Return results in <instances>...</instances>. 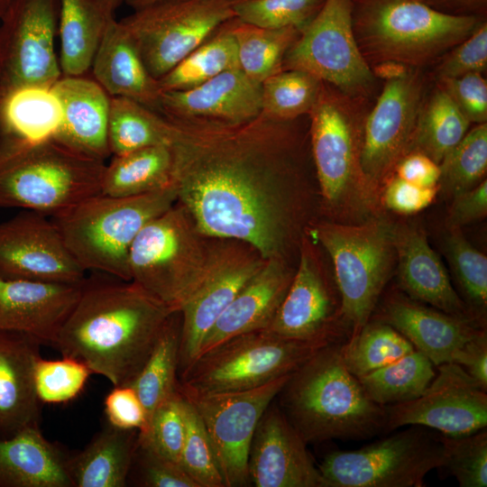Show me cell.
<instances>
[{
    "label": "cell",
    "instance_id": "6da1fadb",
    "mask_svg": "<svg viewBox=\"0 0 487 487\" xmlns=\"http://www.w3.org/2000/svg\"><path fill=\"white\" fill-rule=\"evenodd\" d=\"M166 118L177 202L198 230L245 242L264 259H286L302 222L312 161L308 115L275 121L260 115L243 123Z\"/></svg>",
    "mask_w": 487,
    "mask_h": 487
},
{
    "label": "cell",
    "instance_id": "7a4b0ae2",
    "mask_svg": "<svg viewBox=\"0 0 487 487\" xmlns=\"http://www.w3.org/2000/svg\"><path fill=\"white\" fill-rule=\"evenodd\" d=\"M175 312L132 280H86L53 348L113 386L138 375Z\"/></svg>",
    "mask_w": 487,
    "mask_h": 487
},
{
    "label": "cell",
    "instance_id": "3957f363",
    "mask_svg": "<svg viewBox=\"0 0 487 487\" xmlns=\"http://www.w3.org/2000/svg\"><path fill=\"white\" fill-rule=\"evenodd\" d=\"M342 342L319 349L289 375L277 396L279 407L307 444L385 433V406L374 402L346 368Z\"/></svg>",
    "mask_w": 487,
    "mask_h": 487
},
{
    "label": "cell",
    "instance_id": "277c9868",
    "mask_svg": "<svg viewBox=\"0 0 487 487\" xmlns=\"http://www.w3.org/2000/svg\"><path fill=\"white\" fill-rule=\"evenodd\" d=\"M106 167L54 137L41 141L0 134V207L51 216L100 193Z\"/></svg>",
    "mask_w": 487,
    "mask_h": 487
},
{
    "label": "cell",
    "instance_id": "5b68a950",
    "mask_svg": "<svg viewBox=\"0 0 487 487\" xmlns=\"http://www.w3.org/2000/svg\"><path fill=\"white\" fill-rule=\"evenodd\" d=\"M485 20L445 14L419 0H352L354 33L371 69L391 62L427 69Z\"/></svg>",
    "mask_w": 487,
    "mask_h": 487
},
{
    "label": "cell",
    "instance_id": "8992f818",
    "mask_svg": "<svg viewBox=\"0 0 487 487\" xmlns=\"http://www.w3.org/2000/svg\"><path fill=\"white\" fill-rule=\"evenodd\" d=\"M177 202L170 188L134 197L97 193L50 216L86 271L130 280L128 256L141 229Z\"/></svg>",
    "mask_w": 487,
    "mask_h": 487
},
{
    "label": "cell",
    "instance_id": "52a82bcc",
    "mask_svg": "<svg viewBox=\"0 0 487 487\" xmlns=\"http://www.w3.org/2000/svg\"><path fill=\"white\" fill-rule=\"evenodd\" d=\"M213 240L176 202L151 219L133 242L128 256L130 280L179 311L205 272Z\"/></svg>",
    "mask_w": 487,
    "mask_h": 487
},
{
    "label": "cell",
    "instance_id": "ba28073f",
    "mask_svg": "<svg viewBox=\"0 0 487 487\" xmlns=\"http://www.w3.org/2000/svg\"><path fill=\"white\" fill-rule=\"evenodd\" d=\"M335 342L340 341L286 338L266 329L238 335L199 354L179 374V389L186 396L254 389L292 373Z\"/></svg>",
    "mask_w": 487,
    "mask_h": 487
},
{
    "label": "cell",
    "instance_id": "9c48e42d",
    "mask_svg": "<svg viewBox=\"0 0 487 487\" xmlns=\"http://www.w3.org/2000/svg\"><path fill=\"white\" fill-rule=\"evenodd\" d=\"M374 100L346 95L326 82L308 114L309 143L322 199L339 209L372 190L361 167L366 116Z\"/></svg>",
    "mask_w": 487,
    "mask_h": 487
},
{
    "label": "cell",
    "instance_id": "30bf717a",
    "mask_svg": "<svg viewBox=\"0 0 487 487\" xmlns=\"http://www.w3.org/2000/svg\"><path fill=\"white\" fill-rule=\"evenodd\" d=\"M310 232L329 254L341 301V316L355 335L370 320L391 276L394 231L372 220L360 225L321 223Z\"/></svg>",
    "mask_w": 487,
    "mask_h": 487
},
{
    "label": "cell",
    "instance_id": "8fae6325",
    "mask_svg": "<svg viewBox=\"0 0 487 487\" xmlns=\"http://www.w3.org/2000/svg\"><path fill=\"white\" fill-rule=\"evenodd\" d=\"M444 462L440 434L422 426L352 451H333L318 465L325 487H421Z\"/></svg>",
    "mask_w": 487,
    "mask_h": 487
},
{
    "label": "cell",
    "instance_id": "7c38bea8",
    "mask_svg": "<svg viewBox=\"0 0 487 487\" xmlns=\"http://www.w3.org/2000/svg\"><path fill=\"white\" fill-rule=\"evenodd\" d=\"M283 69L307 72L354 97L374 100L381 82L358 47L352 0H326L301 30L283 60Z\"/></svg>",
    "mask_w": 487,
    "mask_h": 487
},
{
    "label": "cell",
    "instance_id": "4fadbf2b",
    "mask_svg": "<svg viewBox=\"0 0 487 487\" xmlns=\"http://www.w3.org/2000/svg\"><path fill=\"white\" fill-rule=\"evenodd\" d=\"M238 0H166L139 9L119 22L150 74L160 79L235 17Z\"/></svg>",
    "mask_w": 487,
    "mask_h": 487
},
{
    "label": "cell",
    "instance_id": "5bb4252c",
    "mask_svg": "<svg viewBox=\"0 0 487 487\" xmlns=\"http://www.w3.org/2000/svg\"><path fill=\"white\" fill-rule=\"evenodd\" d=\"M431 82L427 69L412 68L382 82L366 116L361 152L362 170L372 191L393 175L408 153Z\"/></svg>",
    "mask_w": 487,
    "mask_h": 487
},
{
    "label": "cell",
    "instance_id": "9a60e30c",
    "mask_svg": "<svg viewBox=\"0 0 487 487\" xmlns=\"http://www.w3.org/2000/svg\"><path fill=\"white\" fill-rule=\"evenodd\" d=\"M59 0H14L0 20V95L51 87L61 70L55 52Z\"/></svg>",
    "mask_w": 487,
    "mask_h": 487
},
{
    "label": "cell",
    "instance_id": "2e32d148",
    "mask_svg": "<svg viewBox=\"0 0 487 487\" xmlns=\"http://www.w3.org/2000/svg\"><path fill=\"white\" fill-rule=\"evenodd\" d=\"M265 260L245 242L214 238L205 272L179 310V374L195 360L216 321Z\"/></svg>",
    "mask_w": 487,
    "mask_h": 487
},
{
    "label": "cell",
    "instance_id": "e0dca14e",
    "mask_svg": "<svg viewBox=\"0 0 487 487\" xmlns=\"http://www.w3.org/2000/svg\"><path fill=\"white\" fill-rule=\"evenodd\" d=\"M290 374L247 391L183 395L204 424L225 487L251 484L248 456L254 431Z\"/></svg>",
    "mask_w": 487,
    "mask_h": 487
},
{
    "label": "cell",
    "instance_id": "ac0fdd59",
    "mask_svg": "<svg viewBox=\"0 0 487 487\" xmlns=\"http://www.w3.org/2000/svg\"><path fill=\"white\" fill-rule=\"evenodd\" d=\"M436 368L435 377L419 397L385 406V433L404 426H422L459 436L486 428L487 391L457 363Z\"/></svg>",
    "mask_w": 487,
    "mask_h": 487
},
{
    "label": "cell",
    "instance_id": "d6986e66",
    "mask_svg": "<svg viewBox=\"0 0 487 487\" xmlns=\"http://www.w3.org/2000/svg\"><path fill=\"white\" fill-rule=\"evenodd\" d=\"M85 274L48 216L23 210L0 223V279L78 284Z\"/></svg>",
    "mask_w": 487,
    "mask_h": 487
},
{
    "label": "cell",
    "instance_id": "ffe728a7",
    "mask_svg": "<svg viewBox=\"0 0 487 487\" xmlns=\"http://www.w3.org/2000/svg\"><path fill=\"white\" fill-rule=\"evenodd\" d=\"M266 330L299 340H346L350 331L341 316L338 289L318 267L314 249L305 234L299 260L288 291Z\"/></svg>",
    "mask_w": 487,
    "mask_h": 487
},
{
    "label": "cell",
    "instance_id": "44dd1931",
    "mask_svg": "<svg viewBox=\"0 0 487 487\" xmlns=\"http://www.w3.org/2000/svg\"><path fill=\"white\" fill-rule=\"evenodd\" d=\"M307 445L280 408L271 403L251 443L250 483L255 487H325Z\"/></svg>",
    "mask_w": 487,
    "mask_h": 487
},
{
    "label": "cell",
    "instance_id": "7402d4cb",
    "mask_svg": "<svg viewBox=\"0 0 487 487\" xmlns=\"http://www.w3.org/2000/svg\"><path fill=\"white\" fill-rule=\"evenodd\" d=\"M83 283L0 279V331L26 334L53 347Z\"/></svg>",
    "mask_w": 487,
    "mask_h": 487
},
{
    "label": "cell",
    "instance_id": "603a6c76",
    "mask_svg": "<svg viewBox=\"0 0 487 487\" xmlns=\"http://www.w3.org/2000/svg\"><path fill=\"white\" fill-rule=\"evenodd\" d=\"M261 110V84L236 68L188 89L162 91L159 113L174 119L243 123Z\"/></svg>",
    "mask_w": 487,
    "mask_h": 487
},
{
    "label": "cell",
    "instance_id": "cb8c5ba5",
    "mask_svg": "<svg viewBox=\"0 0 487 487\" xmlns=\"http://www.w3.org/2000/svg\"><path fill=\"white\" fill-rule=\"evenodd\" d=\"M376 319L394 327L435 366L452 363L466 342L486 330L398 292L385 298Z\"/></svg>",
    "mask_w": 487,
    "mask_h": 487
},
{
    "label": "cell",
    "instance_id": "d4e9b609",
    "mask_svg": "<svg viewBox=\"0 0 487 487\" xmlns=\"http://www.w3.org/2000/svg\"><path fill=\"white\" fill-rule=\"evenodd\" d=\"M41 345L29 335L0 331V439L40 427L34 369Z\"/></svg>",
    "mask_w": 487,
    "mask_h": 487
},
{
    "label": "cell",
    "instance_id": "484cf974",
    "mask_svg": "<svg viewBox=\"0 0 487 487\" xmlns=\"http://www.w3.org/2000/svg\"><path fill=\"white\" fill-rule=\"evenodd\" d=\"M293 274L286 259H266L216 321L198 356L238 335L266 329L288 291Z\"/></svg>",
    "mask_w": 487,
    "mask_h": 487
},
{
    "label": "cell",
    "instance_id": "4316f807",
    "mask_svg": "<svg viewBox=\"0 0 487 487\" xmlns=\"http://www.w3.org/2000/svg\"><path fill=\"white\" fill-rule=\"evenodd\" d=\"M393 231L399 281L403 291L417 301L476 325L425 234L409 225Z\"/></svg>",
    "mask_w": 487,
    "mask_h": 487
},
{
    "label": "cell",
    "instance_id": "83f0119b",
    "mask_svg": "<svg viewBox=\"0 0 487 487\" xmlns=\"http://www.w3.org/2000/svg\"><path fill=\"white\" fill-rule=\"evenodd\" d=\"M62 111L53 136L69 147L104 161L109 157L107 141L110 96L84 76L61 77L52 87Z\"/></svg>",
    "mask_w": 487,
    "mask_h": 487
},
{
    "label": "cell",
    "instance_id": "f1b7e54d",
    "mask_svg": "<svg viewBox=\"0 0 487 487\" xmlns=\"http://www.w3.org/2000/svg\"><path fill=\"white\" fill-rule=\"evenodd\" d=\"M95 80L111 96L134 100L159 113L162 89L148 71L131 37L115 17L106 27L91 66Z\"/></svg>",
    "mask_w": 487,
    "mask_h": 487
},
{
    "label": "cell",
    "instance_id": "f546056e",
    "mask_svg": "<svg viewBox=\"0 0 487 487\" xmlns=\"http://www.w3.org/2000/svg\"><path fill=\"white\" fill-rule=\"evenodd\" d=\"M69 456L40 427L0 439V487H73Z\"/></svg>",
    "mask_w": 487,
    "mask_h": 487
},
{
    "label": "cell",
    "instance_id": "4dcf8cb0",
    "mask_svg": "<svg viewBox=\"0 0 487 487\" xmlns=\"http://www.w3.org/2000/svg\"><path fill=\"white\" fill-rule=\"evenodd\" d=\"M138 431L107 425L68 459L73 487H124L137 446Z\"/></svg>",
    "mask_w": 487,
    "mask_h": 487
},
{
    "label": "cell",
    "instance_id": "1f68e13d",
    "mask_svg": "<svg viewBox=\"0 0 487 487\" xmlns=\"http://www.w3.org/2000/svg\"><path fill=\"white\" fill-rule=\"evenodd\" d=\"M92 0H59L61 77L84 76L92 62L108 21Z\"/></svg>",
    "mask_w": 487,
    "mask_h": 487
},
{
    "label": "cell",
    "instance_id": "d6a6232c",
    "mask_svg": "<svg viewBox=\"0 0 487 487\" xmlns=\"http://www.w3.org/2000/svg\"><path fill=\"white\" fill-rule=\"evenodd\" d=\"M173 159L169 145L142 148L113 156L106 164L100 193L112 197H134L173 185Z\"/></svg>",
    "mask_w": 487,
    "mask_h": 487
},
{
    "label": "cell",
    "instance_id": "836d02e7",
    "mask_svg": "<svg viewBox=\"0 0 487 487\" xmlns=\"http://www.w3.org/2000/svg\"><path fill=\"white\" fill-rule=\"evenodd\" d=\"M62 116L51 87H23L0 95V134L27 141L53 137Z\"/></svg>",
    "mask_w": 487,
    "mask_h": 487
},
{
    "label": "cell",
    "instance_id": "e575fe53",
    "mask_svg": "<svg viewBox=\"0 0 487 487\" xmlns=\"http://www.w3.org/2000/svg\"><path fill=\"white\" fill-rule=\"evenodd\" d=\"M471 124L432 80L423 99L409 152H421L439 164L464 138Z\"/></svg>",
    "mask_w": 487,
    "mask_h": 487
},
{
    "label": "cell",
    "instance_id": "d590c367",
    "mask_svg": "<svg viewBox=\"0 0 487 487\" xmlns=\"http://www.w3.org/2000/svg\"><path fill=\"white\" fill-rule=\"evenodd\" d=\"M180 329L181 317L178 311L169 317L150 356L138 375L129 384L143 404L148 420L159 406L180 391L179 380Z\"/></svg>",
    "mask_w": 487,
    "mask_h": 487
},
{
    "label": "cell",
    "instance_id": "8d00e7d4",
    "mask_svg": "<svg viewBox=\"0 0 487 487\" xmlns=\"http://www.w3.org/2000/svg\"><path fill=\"white\" fill-rule=\"evenodd\" d=\"M171 130L170 120L160 113L129 98L110 96L107 141L112 156L170 145Z\"/></svg>",
    "mask_w": 487,
    "mask_h": 487
},
{
    "label": "cell",
    "instance_id": "74e56055",
    "mask_svg": "<svg viewBox=\"0 0 487 487\" xmlns=\"http://www.w3.org/2000/svg\"><path fill=\"white\" fill-rule=\"evenodd\" d=\"M236 68L240 64L230 19L158 80L162 91L185 90Z\"/></svg>",
    "mask_w": 487,
    "mask_h": 487
},
{
    "label": "cell",
    "instance_id": "f35d334b",
    "mask_svg": "<svg viewBox=\"0 0 487 487\" xmlns=\"http://www.w3.org/2000/svg\"><path fill=\"white\" fill-rule=\"evenodd\" d=\"M241 69L253 81L264 79L282 70L283 60L301 31L289 27L267 29L231 19Z\"/></svg>",
    "mask_w": 487,
    "mask_h": 487
},
{
    "label": "cell",
    "instance_id": "ab89813d",
    "mask_svg": "<svg viewBox=\"0 0 487 487\" xmlns=\"http://www.w3.org/2000/svg\"><path fill=\"white\" fill-rule=\"evenodd\" d=\"M436 372L435 364L417 349L359 379L367 395L388 406L419 397Z\"/></svg>",
    "mask_w": 487,
    "mask_h": 487
},
{
    "label": "cell",
    "instance_id": "60d3db41",
    "mask_svg": "<svg viewBox=\"0 0 487 487\" xmlns=\"http://www.w3.org/2000/svg\"><path fill=\"white\" fill-rule=\"evenodd\" d=\"M414 349L399 331L377 319L368 321L340 346L345 365L357 378L400 359Z\"/></svg>",
    "mask_w": 487,
    "mask_h": 487
},
{
    "label": "cell",
    "instance_id": "b9f144b4",
    "mask_svg": "<svg viewBox=\"0 0 487 487\" xmlns=\"http://www.w3.org/2000/svg\"><path fill=\"white\" fill-rule=\"evenodd\" d=\"M322 81L297 69H283L262 83V115L275 121H289L308 115Z\"/></svg>",
    "mask_w": 487,
    "mask_h": 487
},
{
    "label": "cell",
    "instance_id": "7bdbcfd3",
    "mask_svg": "<svg viewBox=\"0 0 487 487\" xmlns=\"http://www.w3.org/2000/svg\"><path fill=\"white\" fill-rule=\"evenodd\" d=\"M439 188L454 197L480 184L487 171V123L470 127L439 163Z\"/></svg>",
    "mask_w": 487,
    "mask_h": 487
},
{
    "label": "cell",
    "instance_id": "ee69618b",
    "mask_svg": "<svg viewBox=\"0 0 487 487\" xmlns=\"http://www.w3.org/2000/svg\"><path fill=\"white\" fill-rule=\"evenodd\" d=\"M446 249L471 317L478 326L485 328L487 258L465 239L460 228H450Z\"/></svg>",
    "mask_w": 487,
    "mask_h": 487
},
{
    "label": "cell",
    "instance_id": "f6af8a7d",
    "mask_svg": "<svg viewBox=\"0 0 487 487\" xmlns=\"http://www.w3.org/2000/svg\"><path fill=\"white\" fill-rule=\"evenodd\" d=\"M440 438L444 447V462L439 469L453 475L461 487H486V428L459 436L440 434Z\"/></svg>",
    "mask_w": 487,
    "mask_h": 487
},
{
    "label": "cell",
    "instance_id": "bcb514c9",
    "mask_svg": "<svg viewBox=\"0 0 487 487\" xmlns=\"http://www.w3.org/2000/svg\"><path fill=\"white\" fill-rule=\"evenodd\" d=\"M92 373L86 363L76 358L46 360L41 356L34 369L37 397L41 404L70 401L83 391Z\"/></svg>",
    "mask_w": 487,
    "mask_h": 487
},
{
    "label": "cell",
    "instance_id": "7dc6e473",
    "mask_svg": "<svg viewBox=\"0 0 487 487\" xmlns=\"http://www.w3.org/2000/svg\"><path fill=\"white\" fill-rule=\"evenodd\" d=\"M185 415L187 430L180 466L198 487H225L207 432L197 410L186 398Z\"/></svg>",
    "mask_w": 487,
    "mask_h": 487
},
{
    "label": "cell",
    "instance_id": "c3c4849f",
    "mask_svg": "<svg viewBox=\"0 0 487 487\" xmlns=\"http://www.w3.org/2000/svg\"><path fill=\"white\" fill-rule=\"evenodd\" d=\"M326 0H238L234 6L240 21L267 29L302 30Z\"/></svg>",
    "mask_w": 487,
    "mask_h": 487
},
{
    "label": "cell",
    "instance_id": "681fc988",
    "mask_svg": "<svg viewBox=\"0 0 487 487\" xmlns=\"http://www.w3.org/2000/svg\"><path fill=\"white\" fill-rule=\"evenodd\" d=\"M185 398L181 391L163 402L151 415L137 441L156 454L179 464L186 437Z\"/></svg>",
    "mask_w": 487,
    "mask_h": 487
},
{
    "label": "cell",
    "instance_id": "f907efd6",
    "mask_svg": "<svg viewBox=\"0 0 487 487\" xmlns=\"http://www.w3.org/2000/svg\"><path fill=\"white\" fill-rule=\"evenodd\" d=\"M427 69L432 80L487 70V20Z\"/></svg>",
    "mask_w": 487,
    "mask_h": 487
},
{
    "label": "cell",
    "instance_id": "816d5d0a",
    "mask_svg": "<svg viewBox=\"0 0 487 487\" xmlns=\"http://www.w3.org/2000/svg\"><path fill=\"white\" fill-rule=\"evenodd\" d=\"M130 481L142 487H198L179 463L156 454L138 441L127 484Z\"/></svg>",
    "mask_w": 487,
    "mask_h": 487
},
{
    "label": "cell",
    "instance_id": "f5cc1de1",
    "mask_svg": "<svg viewBox=\"0 0 487 487\" xmlns=\"http://www.w3.org/2000/svg\"><path fill=\"white\" fill-rule=\"evenodd\" d=\"M455 103L471 124L487 123V80L471 73L433 80Z\"/></svg>",
    "mask_w": 487,
    "mask_h": 487
},
{
    "label": "cell",
    "instance_id": "db71d44e",
    "mask_svg": "<svg viewBox=\"0 0 487 487\" xmlns=\"http://www.w3.org/2000/svg\"><path fill=\"white\" fill-rule=\"evenodd\" d=\"M107 423L121 429L142 432L147 427V413L131 385L113 386L104 400Z\"/></svg>",
    "mask_w": 487,
    "mask_h": 487
},
{
    "label": "cell",
    "instance_id": "11a10c76",
    "mask_svg": "<svg viewBox=\"0 0 487 487\" xmlns=\"http://www.w3.org/2000/svg\"><path fill=\"white\" fill-rule=\"evenodd\" d=\"M439 189V186L419 187L392 175L386 181L383 200L389 209L402 215H411L427 207Z\"/></svg>",
    "mask_w": 487,
    "mask_h": 487
},
{
    "label": "cell",
    "instance_id": "9f6ffc18",
    "mask_svg": "<svg viewBox=\"0 0 487 487\" xmlns=\"http://www.w3.org/2000/svg\"><path fill=\"white\" fill-rule=\"evenodd\" d=\"M487 215V180L454 197L448 211L449 228H460Z\"/></svg>",
    "mask_w": 487,
    "mask_h": 487
},
{
    "label": "cell",
    "instance_id": "6f0895ef",
    "mask_svg": "<svg viewBox=\"0 0 487 487\" xmlns=\"http://www.w3.org/2000/svg\"><path fill=\"white\" fill-rule=\"evenodd\" d=\"M393 175L419 187L433 188L438 186L440 168L427 155L410 152L399 161Z\"/></svg>",
    "mask_w": 487,
    "mask_h": 487
},
{
    "label": "cell",
    "instance_id": "680465c9",
    "mask_svg": "<svg viewBox=\"0 0 487 487\" xmlns=\"http://www.w3.org/2000/svg\"><path fill=\"white\" fill-rule=\"evenodd\" d=\"M460 365L487 391V334L486 330L466 342L455 354L453 362Z\"/></svg>",
    "mask_w": 487,
    "mask_h": 487
},
{
    "label": "cell",
    "instance_id": "91938a15",
    "mask_svg": "<svg viewBox=\"0 0 487 487\" xmlns=\"http://www.w3.org/2000/svg\"><path fill=\"white\" fill-rule=\"evenodd\" d=\"M434 10L453 16L487 18V0H419Z\"/></svg>",
    "mask_w": 487,
    "mask_h": 487
},
{
    "label": "cell",
    "instance_id": "94428289",
    "mask_svg": "<svg viewBox=\"0 0 487 487\" xmlns=\"http://www.w3.org/2000/svg\"><path fill=\"white\" fill-rule=\"evenodd\" d=\"M106 14L115 16L116 9L124 0H92Z\"/></svg>",
    "mask_w": 487,
    "mask_h": 487
},
{
    "label": "cell",
    "instance_id": "6125c7cd",
    "mask_svg": "<svg viewBox=\"0 0 487 487\" xmlns=\"http://www.w3.org/2000/svg\"><path fill=\"white\" fill-rule=\"evenodd\" d=\"M161 1L166 0H124V4L135 10Z\"/></svg>",
    "mask_w": 487,
    "mask_h": 487
},
{
    "label": "cell",
    "instance_id": "be15d7a7",
    "mask_svg": "<svg viewBox=\"0 0 487 487\" xmlns=\"http://www.w3.org/2000/svg\"><path fill=\"white\" fill-rule=\"evenodd\" d=\"M14 0H0V20Z\"/></svg>",
    "mask_w": 487,
    "mask_h": 487
}]
</instances>
